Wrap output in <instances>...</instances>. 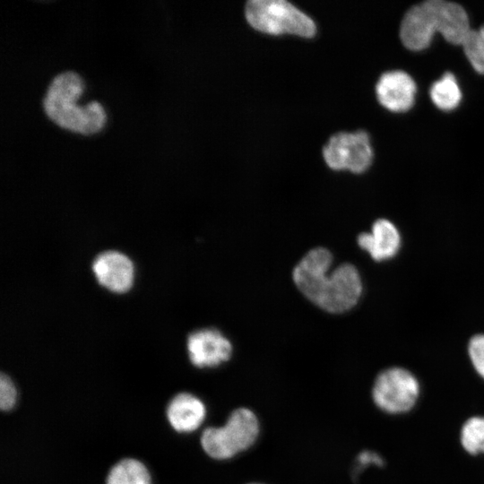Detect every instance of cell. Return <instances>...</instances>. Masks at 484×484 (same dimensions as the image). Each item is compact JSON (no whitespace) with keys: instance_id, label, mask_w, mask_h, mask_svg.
I'll use <instances>...</instances> for the list:
<instances>
[{"instance_id":"5b68a950","label":"cell","mask_w":484,"mask_h":484,"mask_svg":"<svg viewBox=\"0 0 484 484\" xmlns=\"http://www.w3.org/2000/svg\"><path fill=\"white\" fill-rule=\"evenodd\" d=\"M245 13L248 23L264 33H290L306 38L315 33L313 20L283 0H252L246 4Z\"/></svg>"},{"instance_id":"9c48e42d","label":"cell","mask_w":484,"mask_h":484,"mask_svg":"<svg viewBox=\"0 0 484 484\" xmlns=\"http://www.w3.org/2000/svg\"><path fill=\"white\" fill-rule=\"evenodd\" d=\"M417 85L404 71L394 70L383 73L376 85V94L379 103L386 109L402 113L412 108Z\"/></svg>"},{"instance_id":"ffe728a7","label":"cell","mask_w":484,"mask_h":484,"mask_svg":"<svg viewBox=\"0 0 484 484\" xmlns=\"http://www.w3.org/2000/svg\"><path fill=\"white\" fill-rule=\"evenodd\" d=\"M249 484H260V483H249Z\"/></svg>"},{"instance_id":"2e32d148","label":"cell","mask_w":484,"mask_h":484,"mask_svg":"<svg viewBox=\"0 0 484 484\" xmlns=\"http://www.w3.org/2000/svg\"><path fill=\"white\" fill-rule=\"evenodd\" d=\"M462 47L473 69L484 74V25L478 30H471Z\"/></svg>"},{"instance_id":"4fadbf2b","label":"cell","mask_w":484,"mask_h":484,"mask_svg":"<svg viewBox=\"0 0 484 484\" xmlns=\"http://www.w3.org/2000/svg\"><path fill=\"white\" fill-rule=\"evenodd\" d=\"M105 484H152V476L143 461L124 457L109 468Z\"/></svg>"},{"instance_id":"ba28073f","label":"cell","mask_w":484,"mask_h":484,"mask_svg":"<svg viewBox=\"0 0 484 484\" xmlns=\"http://www.w3.org/2000/svg\"><path fill=\"white\" fill-rule=\"evenodd\" d=\"M188 358L197 367H214L228 361L232 354L229 340L219 330L204 328L191 333L186 341Z\"/></svg>"},{"instance_id":"ac0fdd59","label":"cell","mask_w":484,"mask_h":484,"mask_svg":"<svg viewBox=\"0 0 484 484\" xmlns=\"http://www.w3.org/2000/svg\"><path fill=\"white\" fill-rule=\"evenodd\" d=\"M468 352L475 370L484 378V334L474 335L470 340Z\"/></svg>"},{"instance_id":"e0dca14e","label":"cell","mask_w":484,"mask_h":484,"mask_svg":"<svg viewBox=\"0 0 484 484\" xmlns=\"http://www.w3.org/2000/svg\"><path fill=\"white\" fill-rule=\"evenodd\" d=\"M18 390L12 378L4 373L0 376V408L3 411H10L17 404Z\"/></svg>"},{"instance_id":"7a4b0ae2","label":"cell","mask_w":484,"mask_h":484,"mask_svg":"<svg viewBox=\"0 0 484 484\" xmlns=\"http://www.w3.org/2000/svg\"><path fill=\"white\" fill-rule=\"evenodd\" d=\"M471 29L464 8L457 3L428 0L411 7L400 27L402 43L410 50L427 48L436 32L446 41L462 45Z\"/></svg>"},{"instance_id":"52a82bcc","label":"cell","mask_w":484,"mask_h":484,"mask_svg":"<svg viewBox=\"0 0 484 484\" xmlns=\"http://www.w3.org/2000/svg\"><path fill=\"white\" fill-rule=\"evenodd\" d=\"M327 165L335 170L348 169L362 173L373 160V149L368 134L364 131L338 133L324 147Z\"/></svg>"},{"instance_id":"8fae6325","label":"cell","mask_w":484,"mask_h":484,"mask_svg":"<svg viewBox=\"0 0 484 484\" xmlns=\"http://www.w3.org/2000/svg\"><path fill=\"white\" fill-rule=\"evenodd\" d=\"M92 270L99 283L106 289L122 293L130 289L134 281L131 260L117 251H106L93 261Z\"/></svg>"},{"instance_id":"9a60e30c","label":"cell","mask_w":484,"mask_h":484,"mask_svg":"<svg viewBox=\"0 0 484 484\" xmlns=\"http://www.w3.org/2000/svg\"><path fill=\"white\" fill-rule=\"evenodd\" d=\"M461 443L472 455L484 454V417H472L463 424Z\"/></svg>"},{"instance_id":"30bf717a","label":"cell","mask_w":484,"mask_h":484,"mask_svg":"<svg viewBox=\"0 0 484 484\" xmlns=\"http://www.w3.org/2000/svg\"><path fill=\"white\" fill-rule=\"evenodd\" d=\"M206 415L207 408L203 401L189 392L176 393L165 408L168 424L179 434L196 431L204 422Z\"/></svg>"},{"instance_id":"277c9868","label":"cell","mask_w":484,"mask_h":484,"mask_svg":"<svg viewBox=\"0 0 484 484\" xmlns=\"http://www.w3.org/2000/svg\"><path fill=\"white\" fill-rule=\"evenodd\" d=\"M259 420L253 411L241 407L229 415L220 427H208L201 434L203 452L215 460H228L249 449L257 440Z\"/></svg>"},{"instance_id":"8992f818","label":"cell","mask_w":484,"mask_h":484,"mask_svg":"<svg viewBox=\"0 0 484 484\" xmlns=\"http://www.w3.org/2000/svg\"><path fill=\"white\" fill-rule=\"evenodd\" d=\"M419 394L417 378L407 369L399 367L380 372L372 388L375 404L390 414L404 413L411 410Z\"/></svg>"},{"instance_id":"d6986e66","label":"cell","mask_w":484,"mask_h":484,"mask_svg":"<svg viewBox=\"0 0 484 484\" xmlns=\"http://www.w3.org/2000/svg\"><path fill=\"white\" fill-rule=\"evenodd\" d=\"M384 460L376 453L372 451H363L357 458L356 473H359L361 470H364L368 465H376L378 467L383 466Z\"/></svg>"},{"instance_id":"5bb4252c","label":"cell","mask_w":484,"mask_h":484,"mask_svg":"<svg viewBox=\"0 0 484 484\" xmlns=\"http://www.w3.org/2000/svg\"><path fill=\"white\" fill-rule=\"evenodd\" d=\"M429 96L436 108L444 111L456 108L462 100V91L452 73H444L430 87Z\"/></svg>"},{"instance_id":"6da1fadb","label":"cell","mask_w":484,"mask_h":484,"mask_svg":"<svg viewBox=\"0 0 484 484\" xmlns=\"http://www.w3.org/2000/svg\"><path fill=\"white\" fill-rule=\"evenodd\" d=\"M333 260L328 249L315 247L301 258L292 276L308 300L329 313H342L358 303L363 286L354 265L341 264L332 269Z\"/></svg>"},{"instance_id":"3957f363","label":"cell","mask_w":484,"mask_h":484,"mask_svg":"<svg viewBox=\"0 0 484 484\" xmlns=\"http://www.w3.org/2000/svg\"><path fill=\"white\" fill-rule=\"evenodd\" d=\"M84 89L81 75L71 70L56 74L49 82L42 99L47 117L58 126L82 134L99 132L106 122L102 105L91 100L75 104Z\"/></svg>"},{"instance_id":"7c38bea8","label":"cell","mask_w":484,"mask_h":484,"mask_svg":"<svg viewBox=\"0 0 484 484\" xmlns=\"http://www.w3.org/2000/svg\"><path fill=\"white\" fill-rule=\"evenodd\" d=\"M359 246L376 261L393 257L401 246V236L397 228L386 219L376 220L370 232H363L358 237Z\"/></svg>"}]
</instances>
